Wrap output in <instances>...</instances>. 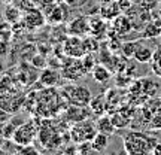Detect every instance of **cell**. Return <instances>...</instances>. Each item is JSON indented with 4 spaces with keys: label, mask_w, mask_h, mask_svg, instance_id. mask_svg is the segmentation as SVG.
<instances>
[{
    "label": "cell",
    "mask_w": 161,
    "mask_h": 155,
    "mask_svg": "<svg viewBox=\"0 0 161 155\" xmlns=\"http://www.w3.org/2000/svg\"><path fill=\"white\" fill-rule=\"evenodd\" d=\"M91 73H92V79L98 82V84H106L112 78L110 70L103 64H96V67L91 70Z\"/></svg>",
    "instance_id": "10"
},
{
    "label": "cell",
    "mask_w": 161,
    "mask_h": 155,
    "mask_svg": "<svg viewBox=\"0 0 161 155\" xmlns=\"http://www.w3.org/2000/svg\"><path fill=\"white\" fill-rule=\"evenodd\" d=\"M6 54H8V42L0 40V57H5Z\"/></svg>",
    "instance_id": "24"
},
{
    "label": "cell",
    "mask_w": 161,
    "mask_h": 155,
    "mask_svg": "<svg viewBox=\"0 0 161 155\" xmlns=\"http://www.w3.org/2000/svg\"><path fill=\"white\" fill-rule=\"evenodd\" d=\"M136 43H137V40L125 42V43L121 45V51H122V55L125 58H133V54H134V49H136Z\"/></svg>",
    "instance_id": "18"
},
{
    "label": "cell",
    "mask_w": 161,
    "mask_h": 155,
    "mask_svg": "<svg viewBox=\"0 0 161 155\" xmlns=\"http://www.w3.org/2000/svg\"><path fill=\"white\" fill-rule=\"evenodd\" d=\"M97 133L98 131L96 124H92L91 121H88V118H86V119L78 121L73 125L72 131H70V137L75 143L79 145L82 142H91Z\"/></svg>",
    "instance_id": "3"
},
{
    "label": "cell",
    "mask_w": 161,
    "mask_h": 155,
    "mask_svg": "<svg viewBox=\"0 0 161 155\" xmlns=\"http://www.w3.org/2000/svg\"><path fill=\"white\" fill-rule=\"evenodd\" d=\"M122 142H124V151L128 155H145L154 152L158 140L148 133L131 130L122 136Z\"/></svg>",
    "instance_id": "1"
},
{
    "label": "cell",
    "mask_w": 161,
    "mask_h": 155,
    "mask_svg": "<svg viewBox=\"0 0 161 155\" xmlns=\"http://www.w3.org/2000/svg\"><path fill=\"white\" fill-rule=\"evenodd\" d=\"M36 136H37V125L35 122L29 121V122H23L15 130L14 136H12V140L19 146H30Z\"/></svg>",
    "instance_id": "4"
},
{
    "label": "cell",
    "mask_w": 161,
    "mask_h": 155,
    "mask_svg": "<svg viewBox=\"0 0 161 155\" xmlns=\"http://www.w3.org/2000/svg\"><path fill=\"white\" fill-rule=\"evenodd\" d=\"M5 72V63H3V60H2V57H0V75Z\"/></svg>",
    "instance_id": "27"
},
{
    "label": "cell",
    "mask_w": 161,
    "mask_h": 155,
    "mask_svg": "<svg viewBox=\"0 0 161 155\" xmlns=\"http://www.w3.org/2000/svg\"><path fill=\"white\" fill-rule=\"evenodd\" d=\"M154 154H158V155H161V140H160V142H157L155 148H154Z\"/></svg>",
    "instance_id": "25"
},
{
    "label": "cell",
    "mask_w": 161,
    "mask_h": 155,
    "mask_svg": "<svg viewBox=\"0 0 161 155\" xmlns=\"http://www.w3.org/2000/svg\"><path fill=\"white\" fill-rule=\"evenodd\" d=\"M106 109H108V102H106V97H104L103 94L91 98V102H90V110H91L92 113L102 115Z\"/></svg>",
    "instance_id": "11"
},
{
    "label": "cell",
    "mask_w": 161,
    "mask_h": 155,
    "mask_svg": "<svg viewBox=\"0 0 161 155\" xmlns=\"http://www.w3.org/2000/svg\"><path fill=\"white\" fill-rule=\"evenodd\" d=\"M60 78H61V75H60L55 69H52V67H45V69H42V72H40L39 82L45 86H54L60 82Z\"/></svg>",
    "instance_id": "7"
},
{
    "label": "cell",
    "mask_w": 161,
    "mask_h": 155,
    "mask_svg": "<svg viewBox=\"0 0 161 155\" xmlns=\"http://www.w3.org/2000/svg\"><path fill=\"white\" fill-rule=\"evenodd\" d=\"M63 94L70 106H90L91 91L85 85H67L63 88Z\"/></svg>",
    "instance_id": "2"
},
{
    "label": "cell",
    "mask_w": 161,
    "mask_h": 155,
    "mask_svg": "<svg viewBox=\"0 0 161 155\" xmlns=\"http://www.w3.org/2000/svg\"><path fill=\"white\" fill-rule=\"evenodd\" d=\"M96 127H97V131L109 134V136L115 134L116 131V127L114 124V121H112V116H108V115H100V118L96 122Z\"/></svg>",
    "instance_id": "9"
},
{
    "label": "cell",
    "mask_w": 161,
    "mask_h": 155,
    "mask_svg": "<svg viewBox=\"0 0 161 155\" xmlns=\"http://www.w3.org/2000/svg\"><path fill=\"white\" fill-rule=\"evenodd\" d=\"M18 18H19V11H18L17 8L8 6V8L5 9V19L9 24H14L15 21H18Z\"/></svg>",
    "instance_id": "17"
},
{
    "label": "cell",
    "mask_w": 161,
    "mask_h": 155,
    "mask_svg": "<svg viewBox=\"0 0 161 155\" xmlns=\"http://www.w3.org/2000/svg\"><path fill=\"white\" fill-rule=\"evenodd\" d=\"M112 11H119V5L112 3V5H110V8H108V5H104L103 8H102V17L112 19L114 17H116V15H118V12H112Z\"/></svg>",
    "instance_id": "19"
},
{
    "label": "cell",
    "mask_w": 161,
    "mask_h": 155,
    "mask_svg": "<svg viewBox=\"0 0 161 155\" xmlns=\"http://www.w3.org/2000/svg\"><path fill=\"white\" fill-rule=\"evenodd\" d=\"M86 72L82 67V63H80L79 58L70 57L67 60V63H64L63 66V78H66L69 80H78Z\"/></svg>",
    "instance_id": "5"
},
{
    "label": "cell",
    "mask_w": 161,
    "mask_h": 155,
    "mask_svg": "<svg viewBox=\"0 0 161 155\" xmlns=\"http://www.w3.org/2000/svg\"><path fill=\"white\" fill-rule=\"evenodd\" d=\"M112 121H114L116 130H118V128H125V127L130 124L131 118H130V116H127V115H124V112H116V113L112 115Z\"/></svg>",
    "instance_id": "15"
},
{
    "label": "cell",
    "mask_w": 161,
    "mask_h": 155,
    "mask_svg": "<svg viewBox=\"0 0 161 155\" xmlns=\"http://www.w3.org/2000/svg\"><path fill=\"white\" fill-rule=\"evenodd\" d=\"M108 145H109V134H104V133H100V131L91 140L92 151H96V152H103L108 148Z\"/></svg>",
    "instance_id": "12"
},
{
    "label": "cell",
    "mask_w": 161,
    "mask_h": 155,
    "mask_svg": "<svg viewBox=\"0 0 161 155\" xmlns=\"http://www.w3.org/2000/svg\"><path fill=\"white\" fill-rule=\"evenodd\" d=\"M154 48L149 46L146 42L143 40H137L136 43V49H134V54H133V60H136L137 63H151V60L154 57Z\"/></svg>",
    "instance_id": "6"
},
{
    "label": "cell",
    "mask_w": 161,
    "mask_h": 155,
    "mask_svg": "<svg viewBox=\"0 0 161 155\" xmlns=\"http://www.w3.org/2000/svg\"><path fill=\"white\" fill-rule=\"evenodd\" d=\"M114 30L116 31V35H127L131 30V21L127 17H118L114 23Z\"/></svg>",
    "instance_id": "13"
},
{
    "label": "cell",
    "mask_w": 161,
    "mask_h": 155,
    "mask_svg": "<svg viewBox=\"0 0 161 155\" xmlns=\"http://www.w3.org/2000/svg\"><path fill=\"white\" fill-rule=\"evenodd\" d=\"M149 127H151V128H155V130H160V128H161V110L151 116Z\"/></svg>",
    "instance_id": "21"
},
{
    "label": "cell",
    "mask_w": 161,
    "mask_h": 155,
    "mask_svg": "<svg viewBox=\"0 0 161 155\" xmlns=\"http://www.w3.org/2000/svg\"><path fill=\"white\" fill-rule=\"evenodd\" d=\"M154 23L157 24V27H158V30H160V31H161V18H158V19H155Z\"/></svg>",
    "instance_id": "28"
},
{
    "label": "cell",
    "mask_w": 161,
    "mask_h": 155,
    "mask_svg": "<svg viewBox=\"0 0 161 155\" xmlns=\"http://www.w3.org/2000/svg\"><path fill=\"white\" fill-rule=\"evenodd\" d=\"M151 70H152V73L158 78H161V45L158 48H155V51H154V57L151 60Z\"/></svg>",
    "instance_id": "14"
},
{
    "label": "cell",
    "mask_w": 161,
    "mask_h": 155,
    "mask_svg": "<svg viewBox=\"0 0 161 155\" xmlns=\"http://www.w3.org/2000/svg\"><path fill=\"white\" fill-rule=\"evenodd\" d=\"M69 33L72 36H85L90 33V23L84 17L76 18L75 21H72L69 25Z\"/></svg>",
    "instance_id": "8"
},
{
    "label": "cell",
    "mask_w": 161,
    "mask_h": 155,
    "mask_svg": "<svg viewBox=\"0 0 161 155\" xmlns=\"http://www.w3.org/2000/svg\"><path fill=\"white\" fill-rule=\"evenodd\" d=\"M80 63H82V67H84V70L86 73H90L96 67V61H94L92 55H90V54H84V58L80 60Z\"/></svg>",
    "instance_id": "20"
},
{
    "label": "cell",
    "mask_w": 161,
    "mask_h": 155,
    "mask_svg": "<svg viewBox=\"0 0 161 155\" xmlns=\"http://www.w3.org/2000/svg\"><path fill=\"white\" fill-rule=\"evenodd\" d=\"M11 118H12L11 112H8L6 109H3V108L0 106V122H8Z\"/></svg>",
    "instance_id": "23"
},
{
    "label": "cell",
    "mask_w": 161,
    "mask_h": 155,
    "mask_svg": "<svg viewBox=\"0 0 161 155\" xmlns=\"http://www.w3.org/2000/svg\"><path fill=\"white\" fill-rule=\"evenodd\" d=\"M3 131H5V122H0V140H3V139H5Z\"/></svg>",
    "instance_id": "26"
},
{
    "label": "cell",
    "mask_w": 161,
    "mask_h": 155,
    "mask_svg": "<svg viewBox=\"0 0 161 155\" xmlns=\"http://www.w3.org/2000/svg\"><path fill=\"white\" fill-rule=\"evenodd\" d=\"M31 64H33V67L36 69H45L46 67V61L43 57H40V55H35V57L31 58Z\"/></svg>",
    "instance_id": "22"
},
{
    "label": "cell",
    "mask_w": 161,
    "mask_h": 155,
    "mask_svg": "<svg viewBox=\"0 0 161 155\" xmlns=\"http://www.w3.org/2000/svg\"><path fill=\"white\" fill-rule=\"evenodd\" d=\"M161 31L158 30L155 23H149L145 25L143 29V37L145 39H155V37H160Z\"/></svg>",
    "instance_id": "16"
}]
</instances>
